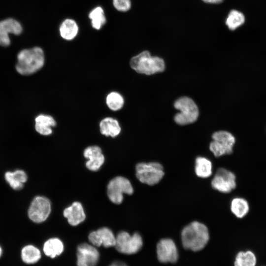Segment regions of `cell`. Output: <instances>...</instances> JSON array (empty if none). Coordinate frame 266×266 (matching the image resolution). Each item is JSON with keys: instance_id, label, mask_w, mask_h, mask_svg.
Segmentation results:
<instances>
[{"instance_id": "27", "label": "cell", "mask_w": 266, "mask_h": 266, "mask_svg": "<svg viewBox=\"0 0 266 266\" xmlns=\"http://www.w3.org/2000/svg\"><path fill=\"white\" fill-rule=\"evenodd\" d=\"M105 101L107 107L114 111L122 109L124 104L123 97L115 91L111 92L107 95Z\"/></svg>"}, {"instance_id": "13", "label": "cell", "mask_w": 266, "mask_h": 266, "mask_svg": "<svg viewBox=\"0 0 266 266\" xmlns=\"http://www.w3.org/2000/svg\"><path fill=\"white\" fill-rule=\"evenodd\" d=\"M77 266H96L99 258V253L94 246L87 243L78 245L77 251Z\"/></svg>"}, {"instance_id": "7", "label": "cell", "mask_w": 266, "mask_h": 266, "mask_svg": "<svg viewBox=\"0 0 266 266\" xmlns=\"http://www.w3.org/2000/svg\"><path fill=\"white\" fill-rule=\"evenodd\" d=\"M133 187L130 181L122 176H117L111 179L107 186V193L111 202L119 204L122 202L123 194L132 195Z\"/></svg>"}, {"instance_id": "15", "label": "cell", "mask_w": 266, "mask_h": 266, "mask_svg": "<svg viewBox=\"0 0 266 266\" xmlns=\"http://www.w3.org/2000/svg\"><path fill=\"white\" fill-rule=\"evenodd\" d=\"M85 158L88 159L86 163L87 168L91 171H97L100 169L104 161V157L101 148L98 146L87 147L84 151Z\"/></svg>"}, {"instance_id": "16", "label": "cell", "mask_w": 266, "mask_h": 266, "mask_svg": "<svg viewBox=\"0 0 266 266\" xmlns=\"http://www.w3.org/2000/svg\"><path fill=\"white\" fill-rule=\"evenodd\" d=\"M64 216L67 218L71 226H76L84 221L86 218L82 204L77 201L74 202L70 206L65 209Z\"/></svg>"}, {"instance_id": "20", "label": "cell", "mask_w": 266, "mask_h": 266, "mask_svg": "<svg viewBox=\"0 0 266 266\" xmlns=\"http://www.w3.org/2000/svg\"><path fill=\"white\" fill-rule=\"evenodd\" d=\"M257 257L251 250L241 251L236 254L234 266H256Z\"/></svg>"}, {"instance_id": "9", "label": "cell", "mask_w": 266, "mask_h": 266, "mask_svg": "<svg viewBox=\"0 0 266 266\" xmlns=\"http://www.w3.org/2000/svg\"><path fill=\"white\" fill-rule=\"evenodd\" d=\"M51 210L50 200L46 197L36 196L30 204L28 210V216L33 222L40 223L47 219Z\"/></svg>"}, {"instance_id": "32", "label": "cell", "mask_w": 266, "mask_h": 266, "mask_svg": "<svg viewBox=\"0 0 266 266\" xmlns=\"http://www.w3.org/2000/svg\"><path fill=\"white\" fill-rule=\"evenodd\" d=\"M109 266H127L125 263L121 262H116L112 263Z\"/></svg>"}, {"instance_id": "11", "label": "cell", "mask_w": 266, "mask_h": 266, "mask_svg": "<svg viewBox=\"0 0 266 266\" xmlns=\"http://www.w3.org/2000/svg\"><path fill=\"white\" fill-rule=\"evenodd\" d=\"M23 32V27L17 20L8 18L0 21V45L8 46L11 43L10 34L19 35Z\"/></svg>"}, {"instance_id": "30", "label": "cell", "mask_w": 266, "mask_h": 266, "mask_svg": "<svg viewBox=\"0 0 266 266\" xmlns=\"http://www.w3.org/2000/svg\"><path fill=\"white\" fill-rule=\"evenodd\" d=\"M14 178L18 182L24 183L27 180V175L25 172L22 170L18 169L12 172Z\"/></svg>"}, {"instance_id": "31", "label": "cell", "mask_w": 266, "mask_h": 266, "mask_svg": "<svg viewBox=\"0 0 266 266\" xmlns=\"http://www.w3.org/2000/svg\"><path fill=\"white\" fill-rule=\"evenodd\" d=\"M203 1L208 3H219L222 2L224 0H202Z\"/></svg>"}, {"instance_id": "25", "label": "cell", "mask_w": 266, "mask_h": 266, "mask_svg": "<svg viewBox=\"0 0 266 266\" xmlns=\"http://www.w3.org/2000/svg\"><path fill=\"white\" fill-rule=\"evenodd\" d=\"M21 257L23 261L28 264L37 262L41 257L39 249L32 245L25 246L21 251Z\"/></svg>"}, {"instance_id": "29", "label": "cell", "mask_w": 266, "mask_h": 266, "mask_svg": "<svg viewBox=\"0 0 266 266\" xmlns=\"http://www.w3.org/2000/svg\"><path fill=\"white\" fill-rule=\"evenodd\" d=\"M5 179L10 187L18 190L23 188V184L17 181L13 177L12 172L7 171L5 173Z\"/></svg>"}, {"instance_id": "26", "label": "cell", "mask_w": 266, "mask_h": 266, "mask_svg": "<svg viewBox=\"0 0 266 266\" xmlns=\"http://www.w3.org/2000/svg\"><path fill=\"white\" fill-rule=\"evenodd\" d=\"M244 22L245 16L242 13L236 10H232L228 14L226 24L230 30L233 31L243 24Z\"/></svg>"}, {"instance_id": "33", "label": "cell", "mask_w": 266, "mask_h": 266, "mask_svg": "<svg viewBox=\"0 0 266 266\" xmlns=\"http://www.w3.org/2000/svg\"><path fill=\"white\" fill-rule=\"evenodd\" d=\"M1 253H2V249L1 247H0V257L1 256Z\"/></svg>"}, {"instance_id": "22", "label": "cell", "mask_w": 266, "mask_h": 266, "mask_svg": "<svg viewBox=\"0 0 266 266\" xmlns=\"http://www.w3.org/2000/svg\"><path fill=\"white\" fill-rule=\"evenodd\" d=\"M249 209L248 201L243 198L236 197L231 201V211L237 218H242L245 217L248 213Z\"/></svg>"}, {"instance_id": "21", "label": "cell", "mask_w": 266, "mask_h": 266, "mask_svg": "<svg viewBox=\"0 0 266 266\" xmlns=\"http://www.w3.org/2000/svg\"><path fill=\"white\" fill-rule=\"evenodd\" d=\"M91 26L96 30H100L105 24L106 18L103 8L98 6L92 9L88 14Z\"/></svg>"}, {"instance_id": "18", "label": "cell", "mask_w": 266, "mask_h": 266, "mask_svg": "<svg viewBox=\"0 0 266 266\" xmlns=\"http://www.w3.org/2000/svg\"><path fill=\"white\" fill-rule=\"evenodd\" d=\"M99 127L100 133L106 136L115 137L118 136L121 131L119 122L110 117L102 119L100 123Z\"/></svg>"}, {"instance_id": "23", "label": "cell", "mask_w": 266, "mask_h": 266, "mask_svg": "<svg viewBox=\"0 0 266 266\" xmlns=\"http://www.w3.org/2000/svg\"><path fill=\"white\" fill-rule=\"evenodd\" d=\"M64 250V244L57 238L47 240L44 244L43 251L45 254L52 258L60 255Z\"/></svg>"}, {"instance_id": "12", "label": "cell", "mask_w": 266, "mask_h": 266, "mask_svg": "<svg viewBox=\"0 0 266 266\" xmlns=\"http://www.w3.org/2000/svg\"><path fill=\"white\" fill-rule=\"evenodd\" d=\"M157 258L161 263H175L178 257V251L174 241L169 238L160 240L157 245Z\"/></svg>"}, {"instance_id": "4", "label": "cell", "mask_w": 266, "mask_h": 266, "mask_svg": "<svg viewBox=\"0 0 266 266\" xmlns=\"http://www.w3.org/2000/svg\"><path fill=\"white\" fill-rule=\"evenodd\" d=\"M174 107L180 111L174 117V120L177 124L186 125L193 123L198 119V107L190 98L182 97L178 98L175 101Z\"/></svg>"}, {"instance_id": "19", "label": "cell", "mask_w": 266, "mask_h": 266, "mask_svg": "<svg viewBox=\"0 0 266 266\" xmlns=\"http://www.w3.org/2000/svg\"><path fill=\"white\" fill-rule=\"evenodd\" d=\"M35 129L37 132L43 135L52 133V127L56 125L55 119L50 115H39L35 119Z\"/></svg>"}, {"instance_id": "8", "label": "cell", "mask_w": 266, "mask_h": 266, "mask_svg": "<svg viewBox=\"0 0 266 266\" xmlns=\"http://www.w3.org/2000/svg\"><path fill=\"white\" fill-rule=\"evenodd\" d=\"M142 239L137 233L131 235L126 232H120L116 237L115 246L118 251L126 254L137 253L142 247Z\"/></svg>"}, {"instance_id": "10", "label": "cell", "mask_w": 266, "mask_h": 266, "mask_svg": "<svg viewBox=\"0 0 266 266\" xmlns=\"http://www.w3.org/2000/svg\"><path fill=\"white\" fill-rule=\"evenodd\" d=\"M211 185L220 192L230 193L236 186L235 175L227 169L219 168L211 181Z\"/></svg>"}, {"instance_id": "5", "label": "cell", "mask_w": 266, "mask_h": 266, "mask_svg": "<svg viewBox=\"0 0 266 266\" xmlns=\"http://www.w3.org/2000/svg\"><path fill=\"white\" fill-rule=\"evenodd\" d=\"M135 171L139 181L148 185L158 183L165 174L162 165L157 162L138 163L135 166Z\"/></svg>"}, {"instance_id": "1", "label": "cell", "mask_w": 266, "mask_h": 266, "mask_svg": "<svg viewBox=\"0 0 266 266\" xmlns=\"http://www.w3.org/2000/svg\"><path fill=\"white\" fill-rule=\"evenodd\" d=\"M181 239L185 249L200 251L205 246L209 240L208 229L201 223L192 222L182 230Z\"/></svg>"}, {"instance_id": "3", "label": "cell", "mask_w": 266, "mask_h": 266, "mask_svg": "<svg viewBox=\"0 0 266 266\" xmlns=\"http://www.w3.org/2000/svg\"><path fill=\"white\" fill-rule=\"evenodd\" d=\"M130 65L136 72L148 75L163 72L165 69L164 60L157 56H151L148 51H142L133 57Z\"/></svg>"}, {"instance_id": "28", "label": "cell", "mask_w": 266, "mask_h": 266, "mask_svg": "<svg viewBox=\"0 0 266 266\" xmlns=\"http://www.w3.org/2000/svg\"><path fill=\"white\" fill-rule=\"evenodd\" d=\"M114 7L118 11L127 12L132 6L131 0H112Z\"/></svg>"}, {"instance_id": "2", "label": "cell", "mask_w": 266, "mask_h": 266, "mask_svg": "<svg viewBox=\"0 0 266 266\" xmlns=\"http://www.w3.org/2000/svg\"><path fill=\"white\" fill-rule=\"evenodd\" d=\"M17 71L22 75L35 73L42 67L44 64V54L42 48L34 47L25 49L17 55Z\"/></svg>"}, {"instance_id": "14", "label": "cell", "mask_w": 266, "mask_h": 266, "mask_svg": "<svg viewBox=\"0 0 266 266\" xmlns=\"http://www.w3.org/2000/svg\"><path fill=\"white\" fill-rule=\"evenodd\" d=\"M89 241L94 245L104 247L114 246L116 242V237L109 228L103 227L96 231L91 232L89 236Z\"/></svg>"}, {"instance_id": "24", "label": "cell", "mask_w": 266, "mask_h": 266, "mask_svg": "<svg viewBox=\"0 0 266 266\" xmlns=\"http://www.w3.org/2000/svg\"><path fill=\"white\" fill-rule=\"evenodd\" d=\"M212 166L210 160L205 157H198L195 161L196 175L201 178H207L212 174Z\"/></svg>"}, {"instance_id": "17", "label": "cell", "mask_w": 266, "mask_h": 266, "mask_svg": "<svg viewBox=\"0 0 266 266\" xmlns=\"http://www.w3.org/2000/svg\"><path fill=\"white\" fill-rule=\"evenodd\" d=\"M79 26L73 19L66 18L61 23L59 31L61 37L67 41L74 39L79 33Z\"/></svg>"}, {"instance_id": "6", "label": "cell", "mask_w": 266, "mask_h": 266, "mask_svg": "<svg viewBox=\"0 0 266 266\" xmlns=\"http://www.w3.org/2000/svg\"><path fill=\"white\" fill-rule=\"evenodd\" d=\"M212 138L213 141L210 143L209 149L215 157L233 153L235 139L231 133L225 131H217L212 134Z\"/></svg>"}]
</instances>
